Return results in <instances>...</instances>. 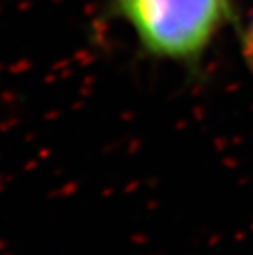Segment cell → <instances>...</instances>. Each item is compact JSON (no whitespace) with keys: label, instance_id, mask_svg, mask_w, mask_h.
Masks as SVG:
<instances>
[{"label":"cell","instance_id":"cell-1","mask_svg":"<svg viewBox=\"0 0 253 255\" xmlns=\"http://www.w3.org/2000/svg\"><path fill=\"white\" fill-rule=\"evenodd\" d=\"M150 55L196 61L232 15V0H112Z\"/></svg>","mask_w":253,"mask_h":255},{"label":"cell","instance_id":"cell-2","mask_svg":"<svg viewBox=\"0 0 253 255\" xmlns=\"http://www.w3.org/2000/svg\"><path fill=\"white\" fill-rule=\"evenodd\" d=\"M242 56H244L247 66L253 73V17L247 23L244 33H242Z\"/></svg>","mask_w":253,"mask_h":255}]
</instances>
